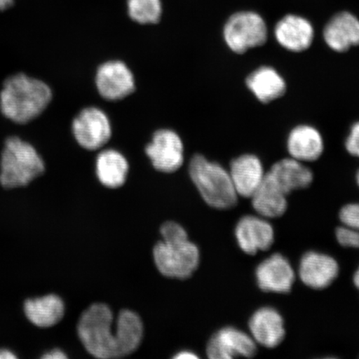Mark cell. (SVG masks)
<instances>
[{
  "mask_svg": "<svg viewBox=\"0 0 359 359\" xmlns=\"http://www.w3.org/2000/svg\"><path fill=\"white\" fill-rule=\"evenodd\" d=\"M255 280L266 293L288 294L296 280V272L290 260L280 253L269 255L255 269Z\"/></svg>",
  "mask_w": 359,
  "mask_h": 359,
  "instance_id": "8",
  "label": "cell"
},
{
  "mask_svg": "<svg viewBox=\"0 0 359 359\" xmlns=\"http://www.w3.org/2000/svg\"><path fill=\"white\" fill-rule=\"evenodd\" d=\"M65 304L55 294L26 300L25 312L29 320L40 327H52L65 316Z\"/></svg>",
  "mask_w": 359,
  "mask_h": 359,
  "instance_id": "22",
  "label": "cell"
},
{
  "mask_svg": "<svg viewBox=\"0 0 359 359\" xmlns=\"http://www.w3.org/2000/svg\"><path fill=\"white\" fill-rule=\"evenodd\" d=\"M0 167V183L7 189L29 185L45 170L43 161L35 148L17 137L6 141Z\"/></svg>",
  "mask_w": 359,
  "mask_h": 359,
  "instance_id": "4",
  "label": "cell"
},
{
  "mask_svg": "<svg viewBox=\"0 0 359 359\" xmlns=\"http://www.w3.org/2000/svg\"><path fill=\"white\" fill-rule=\"evenodd\" d=\"M324 149V139L312 126H297L292 130L287 139V150L290 157L304 163L317 161Z\"/></svg>",
  "mask_w": 359,
  "mask_h": 359,
  "instance_id": "19",
  "label": "cell"
},
{
  "mask_svg": "<svg viewBox=\"0 0 359 359\" xmlns=\"http://www.w3.org/2000/svg\"><path fill=\"white\" fill-rule=\"evenodd\" d=\"M353 281L354 285H355L356 288L359 290V266L356 269V271L354 272Z\"/></svg>",
  "mask_w": 359,
  "mask_h": 359,
  "instance_id": "33",
  "label": "cell"
},
{
  "mask_svg": "<svg viewBox=\"0 0 359 359\" xmlns=\"http://www.w3.org/2000/svg\"><path fill=\"white\" fill-rule=\"evenodd\" d=\"M13 0H0V11L7 10L13 6Z\"/></svg>",
  "mask_w": 359,
  "mask_h": 359,
  "instance_id": "32",
  "label": "cell"
},
{
  "mask_svg": "<svg viewBox=\"0 0 359 359\" xmlns=\"http://www.w3.org/2000/svg\"><path fill=\"white\" fill-rule=\"evenodd\" d=\"M181 137L172 130L155 133L146 152L154 167L159 172L172 173L181 168L184 161V147Z\"/></svg>",
  "mask_w": 359,
  "mask_h": 359,
  "instance_id": "12",
  "label": "cell"
},
{
  "mask_svg": "<svg viewBox=\"0 0 359 359\" xmlns=\"http://www.w3.org/2000/svg\"><path fill=\"white\" fill-rule=\"evenodd\" d=\"M235 236L241 250L249 255L269 250L276 239L271 223L257 214L241 217L236 224Z\"/></svg>",
  "mask_w": 359,
  "mask_h": 359,
  "instance_id": "10",
  "label": "cell"
},
{
  "mask_svg": "<svg viewBox=\"0 0 359 359\" xmlns=\"http://www.w3.org/2000/svg\"><path fill=\"white\" fill-rule=\"evenodd\" d=\"M157 269L165 276L187 279L200 262L199 250L188 239L163 241L154 248Z\"/></svg>",
  "mask_w": 359,
  "mask_h": 359,
  "instance_id": "6",
  "label": "cell"
},
{
  "mask_svg": "<svg viewBox=\"0 0 359 359\" xmlns=\"http://www.w3.org/2000/svg\"><path fill=\"white\" fill-rule=\"evenodd\" d=\"M197 358H198V357H197L195 353H192L191 352H186V351L181 352L180 353H178L177 356H175V358H177V359H186V358L195 359Z\"/></svg>",
  "mask_w": 359,
  "mask_h": 359,
  "instance_id": "31",
  "label": "cell"
},
{
  "mask_svg": "<svg viewBox=\"0 0 359 359\" xmlns=\"http://www.w3.org/2000/svg\"><path fill=\"white\" fill-rule=\"evenodd\" d=\"M287 196L266 174L262 185L250 197L251 205L260 217L268 219L280 218L288 209Z\"/></svg>",
  "mask_w": 359,
  "mask_h": 359,
  "instance_id": "20",
  "label": "cell"
},
{
  "mask_svg": "<svg viewBox=\"0 0 359 359\" xmlns=\"http://www.w3.org/2000/svg\"><path fill=\"white\" fill-rule=\"evenodd\" d=\"M247 88L259 102L269 103L281 97L286 92V83L282 76L269 66L259 67L246 79Z\"/></svg>",
  "mask_w": 359,
  "mask_h": 359,
  "instance_id": "21",
  "label": "cell"
},
{
  "mask_svg": "<svg viewBox=\"0 0 359 359\" xmlns=\"http://www.w3.org/2000/svg\"><path fill=\"white\" fill-rule=\"evenodd\" d=\"M206 353L212 359L252 358L257 353V344L250 334L234 327H226L210 338Z\"/></svg>",
  "mask_w": 359,
  "mask_h": 359,
  "instance_id": "11",
  "label": "cell"
},
{
  "mask_svg": "<svg viewBox=\"0 0 359 359\" xmlns=\"http://www.w3.org/2000/svg\"><path fill=\"white\" fill-rule=\"evenodd\" d=\"M73 131L79 144L89 151L100 149L111 136L109 118L97 107L83 109L74 121Z\"/></svg>",
  "mask_w": 359,
  "mask_h": 359,
  "instance_id": "7",
  "label": "cell"
},
{
  "mask_svg": "<svg viewBox=\"0 0 359 359\" xmlns=\"http://www.w3.org/2000/svg\"><path fill=\"white\" fill-rule=\"evenodd\" d=\"M15 353L8 349H0V359H16Z\"/></svg>",
  "mask_w": 359,
  "mask_h": 359,
  "instance_id": "30",
  "label": "cell"
},
{
  "mask_svg": "<svg viewBox=\"0 0 359 359\" xmlns=\"http://www.w3.org/2000/svg\"><path fill=\"white\" fill-rule=\"evenodd\" d=\"M339 217L344 226L359 232V202L344 205L339 210Z\"/></svg>",
  "mask_w": 359,
  "mask_h": 359,
  "instance_id": "26",
  "label": "cell"
},
{
  "mask_svg": "<svg viewBox=\"0 0 359 359\" xmlns=\"http://www.w3.org/2000/svg\"><path fill=\"white\" fill-rule=\"evenodd\" d=\"M336 240L345 248L359 249V232L346 226H339L335 231Z\"/></svg>",
  "mask_w": 359,
  "mask_h": 359,
  "instance_id": "25",
  "label": "cell"
},
{
  "mask_svg": "<svg viewBox=\"0 0 359 359\" xmlns=\"http://www.w3.org/2000/svg\"><path fill=\"white\" fill-rule=\"evenodd\" d=\"M249 331L257 345L275 348L280 346L285 338L284 318L275 308H259L250 318Z\"/></svg>",
  "mask_w": 359,
  "mask_h": 359,
  "instance_id": "14",
  "label": "cell"
},
{
  "mask_svg": "<svg viewBox=\"0 0 359 359\" xmlns=\"http://www.w3.org/2000/svg\"><path fill=\"white\" fill-rule=\"evenodd\" d=\"M96 85L103 98L116 101L134 92L135 80L131 70L124 62L110 61L98 67Z\"/></svg>",
  "mask_w": 359,
  "mask_h": 359,
  "instance_id": "13",
  "label": "cell"
},
{
  "mask_svg": "<svg viewBox=\"0 0 359 359\" xmlns=\"http://www.w3.org/2000/svg\"><path fill=\"white\" fill-rule=\"evenodd\" d=\"M52 100L50 88L42 81L24 74L6 80L0 93V107L7 118L25 124L47 109Z\"/></svg>",
  "mask_w": 359,
  "mask_h": 359,
  "instance_id": "2",
  "label": "cell"
},
{
  "mask_svg": "<svg viewBox=\"0 0 359 359\" xmlns=\"http://www.w3.org/2000/svg\"><path fill=\"white\" fill-rule=\"evenodd\" d=\"M42 358L44 359H65L67 358V355L60 349H53L52 351L45 353Z\"/></svg>",
  "mask_w": 359,
  "mask_h": 359,
  "instance_id": "29",
  "label": "cell"
},
{
  "mask_svg": "<svg viewBox=\"0 0 359 359\" xmlns=\"http://www.w3.org/2000/svg\"><path fill=\"white\" fill-rule=\"evenodd\" d=\"M268 34L266 21L254 11L233 13L223 29L224 42L232 52L238 55L263 46L267 42Z\"/></svg>",
  "mask_w": 359,
  "mask_h": 359,
  "instance_id": "5",
  "label": "cell"
},
{
  "mask_svg": "<svg viewBox=\"0 0 359 359\" xmlns=\"http://www.w3.org/2000/svg\"><path fill=\"white\" fill-rule=\"evenodd\" d=\"M163 241H179L188 239L187 233L182 226L172 222L165 223L161 228Z\"/></svg>",
  "mask_w": 359,
  "mask_h": 359,
  "instance_id": "27",
  "label": "cell"
},
{
  "mask_svg": "<svg viewBox=\"0 0 359 359\" xmlns=\"http://www.w3.org/2000/svg\"><path fill=\"white\" fill-rule=\"evenodd\" d=\"M266 175L286 195L311 186L313 173L302 161L289 157L278 161Z\"/></svg>",
  "mask_w": 359,
  "mask_h": 359,
  "instance_id": "18",
  "label": "cell"
},
{
  "mask_svg": "<svg viewBox=\"0 0 359 359\" xmlns=\"http://www.w3.org/2000/svg\"><path fill=\"white\" fill-rule=\"evenodd\" d=\"M128 168L127 159L118 151L105 150L97 157V176L107 187H122L127 179Z\"/></svg>",
  "mask_w": 359,
  "mask_h": 359,
  "instance_id": "23",
  "label": "cell"
},
{
  "mask_svg": "<svg viewBox=\"0 0 359 359\" xmlns=\"http://www.w3.org/2000/svg\"><path fill=\"white\" fill-rule=\"evenodd\" d=\"M278 43L286 50L300 53L311 46L314 39L311 21L297 15H287L278 21L275 27Z\"/></svg>",
  "mask_w": 359,
  "mask_h": 359,
  "instance_id": "15",
  "label": "cell"
},
{
  "mask_svg": "<svg viewBox=\"0 0 359 359\" xmlns=\"http://www.w3.org/2000/svg\"><path fill=\"white\" fill-rule=\"evenodd\" d=\"M189 170L192 182L206 203L218 210L235 208L239 196L229 170L201 155L193 157Z\"/></svg>",
  "mask_w": 359,
  "mask_h": 359,
  "instance_id": "3",
  "label": "cell"
},
{
  "mask_svg": "<svg viewBox=\"0 0 359 359\" xmlns=\"http://www.w3.org/2000/svg\"><path fill=\"white\" fill-rule=\"evenodd\" d=\"M348 154L359 158V122L354 123L345 142Z\"/></svg>",
  "mask_w": 359,
  "mask_h": 359,
  "instance_id": "28",
  "label": "cell"
},
{
  "mask_svg": "<svg viewBox=\"0 0 359 359\" xmlns=\"http://www.w3.org/2000/svg\"><path fill=\"white\" fill-rule=\"evenodd\" d=\"M356 182L358 184V187H359V170H358L356 174Z\"/></svg>",
  "mask_w": 359,
  "mask_h": 359,
  "instance_id": "34",
  "label": "cell"
},
{
  "mask_svg": "<svg viewBox=\"0 0 359 359\" xmlns=\"http://www.w3.org/2000/svg\"><path fill=\"white\" fill-rule=\"evenodd\" d=\"M229 172L238 196L250 199L262 185L266 174L262 160L253 154L236 157L231 161Z\"/></svg>",
  "mask_w": 359,
  "mask_h": 359,
  "instance_id": "16",
  "label": "cell"
},
{
  "mask_svg": "<svg viewBox=\"0 0 359 359\" xmlns=\"http://www.w3.org/2000/svg\"><path fill=\"white\" fill-rule=\"evenodd\" d=\"M128 13L131 20L140 25H155L163 15L161 0H127Z\"/></svg>",
  "mask_w": 359,
  "mask_h": 359,
  "instance_id": "24",
  "label": "cell"
},
{
  "mask_svg": "<svg viewBox=\"0 0 359 359\" xmlns=\"http://www.w3.org/2000/svg\"><path fill=\"white\" fill-rule=\"evenodd\" d=\"M339 271V264L333 257L309 250L299 260L298 276L305 286L321 290L333 284Z\"/></svg>",
  "mask_w": 359,
  "mask_h": 359,
  "instance_id": "9",
  "label": "cell"
},
{
  "mask_svg": "<svg viewBox=\"0 0 359 359\" xmlns=\"http://www.w3.org/2000/svg\"><path fill=\"white\" fill-rule=\"evenodd\" d=\"M324 39L332 50L344 53L359 45V20L353 13H336L323 31Z\"/></svg>",
  "mask_w": 359,
  "mask_h": 359,
  "instance_id": "17",
  "label": "cell"
},
{
  "mask_svg": "<svg viewBox=\"0 0 359 359\" xmlns=\"http://www.w3.org/2000/svg\"><path fill=\"white\" fill-rule=\"evenodd\" d=\"M114 317L107 305L95 304L81 316L78 332L87 351L97 358L128 355L140 345L143 326L137 313L123 311L112 325Z\"/></svg>",
  "mask_w": 359,
  "mask_h": 359,
  "instance_id": "1",
  "label": "cell"
}]
</instances>
